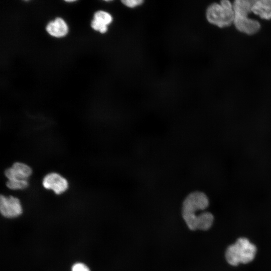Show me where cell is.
I'll return each mask as SVG.
<instances>
[{
  "label": "cell",
  "instance_id": "cell-5",
  "mask_svg": "<svg viewBox=\"0 0 271 271\" xmlns=\"http://www.w3.org/2000/svg\"><path fill=\"white\" fill-rule=\"evenodd\" d=\"M42 185L45 188L53 190L57 195L64 193L68 188L67 180L56 173H51L46 175L43 180Z\"/></svg>",
  "mask_w": 271,
  "mask_h": 271
},
{
  "label": "cell",
  "instance_id": "cell-12",
  "mask_svg": "<svg viewBox=\"0 0 271 271\" xmlns=\"http://www.w3.org/2000/svg\"><path fill=\"white\" fill-rule=\"evenodd\" d=\"M6 185L12 190H23L28 187L29 183L27 180H8Z\"/></svg>",
  "mask_w": 271,
  "mask_h": 271
},
{
  "label": "cell",
  "instance_id": "cell-1",
  "mask_svg": "<svg viewBox=\"0 0 271 271\" xmlns=\"http://www.w3.org/2000/svg\"><path fill=\"white\" fill-rule=\"evenodd\" d=\"M207 196L201 191H194L185 198L182 208V214L188 228L195 230V226L199 214L196 213L206 209L209 206Z\"/></svg>",
  "mask_w": 271,
  "mask_h": 271
},
{
  "label": "cell",
  "instance_id": "cell-10",
  "mask_svg": "<svg viewBox=\"0 0 271 271\" xmlns=\"http://www.w3.org/2000/svg\"><path fill=\"white\" fill-rule=\"evenodd\" d=\"M251 12L263 19H271V0L253 1Z\"/></svg>",
  "mask_w": 271,
  "mask_h": 271
},
{
  "label": "cell",
  "instance_id": "cell-4",
  "mask_svg": "<svg viewBox=\"0 0 271 271\" xmlns=\"http://www.w3.org/2000/svg\"><path fill=\"white\" fill-rule=\"evenodd\" d=\"M0 211L1 214L8 218H16L23 213L20 200L12 196L0 197Z\"/></svg>",
  "mask_w": 271,
  "mask_h": 271
},
{
  "label": "cell",
  "instance_id": "cell-6",
  "mask_svg": "<svg viewBox=\"0 0 271 271\" xmlns=\"http://www.w3.org/2000/svg\"><path fill=\"white\" fill-rule=\"evenodd\" d=\"M233 24L238 31L247 35L254 34L260 28V23L248 16L234 15Z\"/></svg>",
  "mask_w": 271,
  "mask_h": 271
},
{
  "label": "cell",
  "instance_id": "cell-3",
  "mask_svg": "<svg viewBox=\"0 0 271 271\" xmlns=\"http://www.w3.org/2000/svg\"><path fill=\"white\" fill-rule=\"evenodd\" d=\"M206 18L209 23L220 28L230 26L234 19L233 4L228 0L211 4L207 9Z\"/></svg>",
  "mask_w": 271,
  "mask_h": 271
},
{
  "label": "cell",
  "instance_id": "cell-2",
  "mask_svg": "<svg viewBox=\"0 0 271 271\" xmlns=\"http://www.w3.org/2000/svg\"><path fill=\"white\" fill-rule=\"evenodd\" d=\"M256 252L255 246L247 238L242 237L228 247L225 252V258L230 265H237L240 263H247L251 261Z\"/></svg>",
  "mask_w": 271,
  "mask_h": 271
},
{
  "label": "cell",
  "instance_id": "cell-13",
  "mask_svg": "<svg viewBox=\"0 0 271 271\" xmlns=\"http://www.w3.org/2000/svg\"><path fill=\"white\" fill-rule=\"evenodd\" d=\"M71 271H90L89 267L84 263L77 262L74 263L71 268Z\"/></svg>",
  "mask_w": 271,
  "mask_h": 271
},
{
  "label": "cell",
  "instance_id": "cell-15",
  "mask_svg": "<svg viewBox=\"0 0 271 271\" xmlns=\"http://www.w3.org/2000/svg\"><path fill=\"white\" fill-rule=\"evenodd\" d=\"M66 2H68V3H70V2H75V1L74 0H71V1H69V0H68V1H65Z\"/></svg>",
  "mask_w": 271,
  "mask_h": 271
},
{
  "label": "cell",
  "instance_id": "cell-14",
  "mask_svg": "<svg viewBox=\"0 0 271 271\" xmlns=\"http://www.w3.org/2000/svg\"><path fill=\"white\" fill-rule=\"evenodd\" d=\"M121 2L129 8H134L141 5L143 1L142 0H123Z\"/></svg>",
  "mask_w": 271,
  "mask_h": 271
},
{
  "label": "cell",
  "instance_id": "cell-8",
  "mask_svg": "<svg viewBox=\"0 0 271 271\" xmlns=\"http://www.w3.org/2000/svg\"><path fill=\"white\" fill-rule=\"evenodd\" d=\"M112 18L108 13L99 11L96 12L91 22L92 28L101 33H104L107 30V25L111 23Z\"/></svg>",
  "mask_w": 271,
  "mask_h": 271
},
{
  "label": "cell",
  "instance_id": "cell-9",
  "mask_svg": "<svg viewBox=\"0 0 271 271\" xmlns=\"http://www.w3.org/2000/svg\"><path fill=\"white\" fill-rule=\"evenodd\" d=\"M47 32L51 36L60 38L65 36L68 31L65 22L60 18L50 22L46 27Z\"/></svg>",
  "mask_w": 271,
  "mask_h": 271
},
{
  "label": "cell",
  "instance_id": "cell-7",
  "mask_svg": "<svg viewBox=\"0 0 271 271\" xmlns=\"http://www.w3.org/2000/svg\"><path fill=\"white\" fill-rule=\"evenodd\" d=\"M32 174L31 168L20 162L14 163L12 167L7 169L5 171V175L8 180H27Z\"/></svg>",
  "mask_w": 271,
  "mask_h": 271
},
{
  "label": "cell",
  "instance_id": "cell-11",
  "mask_svg": "<svg viewBox=\"0 0 271 271\" xmlns=\"http://www.w3.org/2000/svg\"><path fill=\"white\" fill-rule=\"evenodd\" d=\"M253 1L236 0L233 4L234 15L248 16L251 12Z\"/></svg>",
  "mask_w": 271,
  "mask_h": 271
}]
</instances>
